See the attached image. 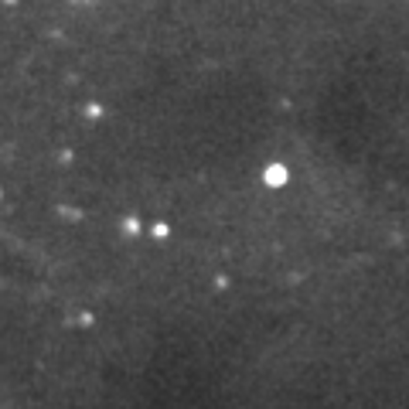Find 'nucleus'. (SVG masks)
<instances>
[{
    "label": "nucleus",
    "instance_id": "1",
    "mask_svg": "<svg viewBox=\"0 0 409 409\" xmlns=\"http://www.w3.org/2000/svg\"><path fill=\"white\" fill-rule=\"evenodd\" d=\"M283 178H286L283 167H270V170H266V181H270V184H283Z\"/></svg>",
    "mask_w": 409,
    "mask_h": 409
}]
</instances>
